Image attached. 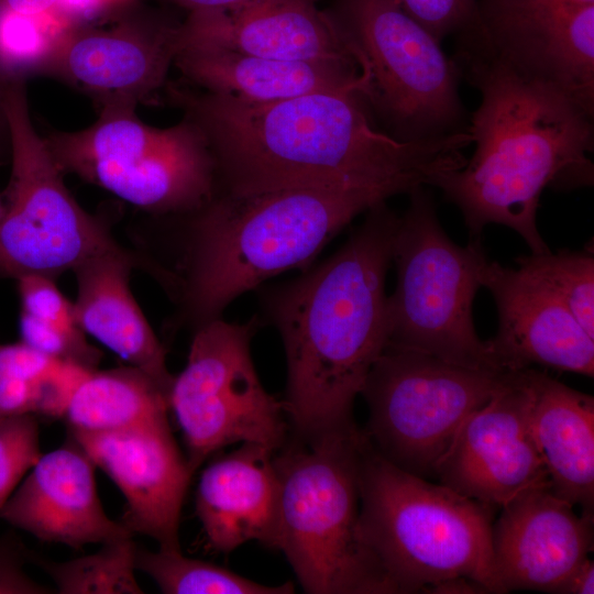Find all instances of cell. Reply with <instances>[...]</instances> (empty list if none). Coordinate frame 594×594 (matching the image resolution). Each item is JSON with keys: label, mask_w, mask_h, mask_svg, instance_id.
<instances>
[{"label": "cell", "mask_w": 594, "mask_h": 594, "mask_svg": "<svg viewBox=\"0 0 594 594\" xmlns=\"http://www.w3.org/2000/svg\"><path fill=\"white\" fill-rule=\"evenodd\" d=\"M56 360L22 341L0 344V418L34 415L41 383Z\"/></svg>", "instance_id": "obj_30"}, {"label": "cell", "mask_w": 594, "mask_h": 594, "mask_svg": "<svg viewBox=\"0 0 594 594\" xmlns=\"http://www.w3.org/2000/svg\"><path fill=\"white\" fill-rule=\"evenodd\" d=\"M174 65L198 89L253 103L361 84L352 58L288 62L201 43H180Z\"/></svg>", "instance_id": "obj_22"}, {"label": "cell", "mask_w": 594, "mask_h": 594, "mask_svg": "<svg viewBox=\"0 0 594 594\" xmlns=\"http://www.w3.org/2000/svg\"><path fill=\"white\" fill-rule=\"evenodd\" d=\"M435 38L460 34L477 22V0H395Z\"/></svg>", "instance_id": "obj_33"}, {"label": "cell", "mask_w": 594, "mask_h": 594, "mask_svg": "<svg viewBox=\"0 0 594 594\" xmlns=\"http://www.w3.org/2000/svg\"><path fill=\"white\" fill-rule=\"evenodd\" d=\"M398 222L385 201L373 206L333 255L264 296L286 353L283 404L298 440L355 426L354 399L387 342L385 280Z\"/></svg>", "instance_id": "obj_3"}, {"label": "cell", "mask_w": 594, "mask_h": 594, "mask_svg": "<svg viewBox=\"0 0 594 594\" xmlns=\"http://www.w3.org/2000/svg\"><path fill=\"white\" fill-rule=\"evenodd\" d=\"M482 286L491 292L498 311L497 332L485 341L498 370L538 364L593 377L594 339L554 293L520 267L490 261Z\"/></svg>", "instance_id": "obj_17"}, {"label": "cell", "mask_w": 594, "mask_h": 594, "mask_svg": "<svg viewBox=\"0 0 594 594\" xmlns=\"http://www.w3.org/2000/svg\"><path fill=\"white\" fill-rule=\"evenodd\" d=\"M549 487L536 488L502 507L492 526L493 564L504 593H556L593 549V518Z\"/></svg>", "instance_id": "obj_18"}, {"label": "cell", "mask_w": 594, "mask_h": 594, "mask_svg": "<svg viewBox=\"0 0 594 594\" xmlns=\"http://www.w3.org/2000/svg\"><path fill=\"white\" fill-rule=\"evenodd\" d=\"M296 440L274 457L279 485L276 549L307 593H396L358 532L364 432L355 425Z\"/></svg>", "instance_id": "obj_6"}, {"label": "cell", "mask_w": 594, "mask_h": 594, "mask_svg": "<svg viewBox=\"0 0 594 594\" xmlns=\"http://www.w3.org/2000/svg\"><path fill=\"white\" fill-rule=\"evenodd\" d=\"M459 35L455 64L481 96L468 128L475 148L430 186L458 206L471 240L496 223L517 232L531 254L549 252L537 227L540 196L593 184V111L516 69L475 29Z\"/></svg>", "instance_id": "obj_2"}, {"label": "cell", "mask_w": 594, "mask_h": 594, "mask_svg": "<svg viewBox=\"0 0 594 594\" xmlns=\"http://www.w3.org/2000/svg\"><path fill=\"white\" fill-rule=\"evenodd\" d=\"M417 187L399 217L393 248L396 286L387 296V342L476 370H498L475 330L472 307L488 261L480 240L455 244L430 195Z\"/></svg>", "instance_id": "obj_8"}, {"label": "cell", "mask_w": 594, "mask_h": 594, "mask_svg": "<svg viewBox=\"0 0 594 594\" xmlns=\"http://www.w3.org/2000/svg\"><path fill=\"white\" fill-rule=\"evenodd\" d=\"M59 168L153 213H189L212 197L215 162L188 118L169 128L144 123L132 105L99 108L90 127L44 138Z\"/></svg>", "instance_id": "obj_9"}, {"label": "cell", "mask_w": 594, "mask_h": 594, "mask_svg": "<svg viewBox=\"0 0 594 594\" xmlns=\"http://www.w3.org/2000/svg\"><path fill=\"white\" fill-rule=\"evenodd\" d=\"M594 3V0H477V4L525 6V4H563Z\"/></svg>", "instance_id": "obj_39"}, {"label": "cell", "mask_w": 594, "mask_h": 594, "mask_svg": "<svg viewBox=\"0 0 594 594\" xmlns=\"http://www.w3.org/2000/svg\"><path fill=\"white\" fill-rule=\"evenodd\" d=\"M29 551L13 535L0 537V594H48L53 591L24 570Z\"/></svg>", "instance_id": "obj_34"}, {"label": "cell", "mask_w": 594, "mask_h": 594, "mask_svg": "<svg viewBox=\"0 0 594 594\" xmlns=\"http://www.w3.org/2000/svg\"><path fill=\"white\" fill-rule=\"evenodd\" d=\"M2 142L9 145L8 130H7L6 119H4V114L1 107V97H0V146L2 145Z\"/></svg>", "instance_id": "obj_40"}, {"label": "cell", "mask_w": 594, "mask_h": 594, "mask_svg": "<svg viewBox=\"0 0 594 594\" xmlns=\"http://www.w3.org/2000/svg\"><path fill=\"white\" fill-rule=\"evenodd\" d=\"M16 279L22 306L21 312L69 333H84L76 322L74 304L61 293L53 278L42 275H24Z\"/></svg>", "instance_id": "obj_32"}, {"label": "cell", "mask_w": 594, "mask_h": 594, "mask_svg": "<svg viewBox=\"0 0 594 594\" xmlns=\"http://www.w3.org/2000/svg\"><path fill=\"white\" fill-rule=\"evenodd\" d=\"M68 437L124 496L119 521L133 536L155 540L161 550L182 551L180 513L194 473L173 437L168 418L110 431H68Z\"/></svg>", "instance_id": "obj_15"}, {"label": "cell", "mask_w": 594, "mask_h": 594, "mask_svg": "<svg viewBox=\"0 0 594 594\" xmlns=\"http://www.w3.org/2000/svg\"><path fill=\"white\" fill-rule=\"evenodd\" d=\"M187 9L189 12L220 10L239 6L250 0H168Z\"/></svg>", "instance_id": "obj_38"}, {"label": "cell", "mask_w": 594, "mask_h": 594, "mask_svg": "<svg viewBox=\"0 0 594 594\" xmlns=\"http://www.w3.org/2000/svg\"><path fill=\"white\" fill-rule=\"evenodd\" d=\"M135 2L72 28L43 75L88 95L99 108L138 107L154 98L174 65L180 23L136 11Z\"/></svg>", "instance_id": "obj_13"}, {"label": "cell", "mask_w": 594, "mask_h": 594, "mask_svg": "<svg viewBox=\"0 0 594 594\" xmlns=\"http://www.w3.org/2000/svg\"><path fill=\"white\" fill-rule=\"evenodd\" d=\"M101 548L64 562L29 551V561L38 565L61 594H141L135 578V543L125 537L101 543Z\"/></svg>", "instance_id": "obj_27"}, {"label": "cell", "mask_w": 594, "mask_h": 594, "mask_svg": "<svg viewBox=\"0 0 594 594\" xmlns=\"http://www.w3.org/2000/svg\"><path fill=\"white\" fill-rule=\"evenodd\" d=\"M359 487V537L396 593L455 576L504 593L493 564V507L397 468L367 439Z\"/></svg>", "instance_id": "obj_5"}, {"label": "cell", "mask_w": 594, "mask_h": 594, "mask_svg": "<svg viewBox=\"0 0 594 594\" xmlns=\"http://www.w3.org/2000/svg\"><path fill=\"white\" fill-rule=\"evenodd\" d=\"M392 197L373 188L216 193L190 216L183 323L196 329L263 280L308 264L355 216Z\"/></svg>", "instance_id": "obj_4"}, {"label": "cell", "mask_w": 594, "mask_h": 594, "mask_svg": "<svg viewBox=\"0 0 594 594\" xmlns=\"http://www.w3.org/2000/svg\"><path fill=\"white\" fill-rule=\"evenodd\" d=\"M37 417L0 418V509L42 455Z\"/></svg>", "instance_id": "obj_31"}, {"label": "cell", "mask_w": 594, "mask_h": 594, "mask_svg": "<svg viewBox=\"0 0 594 594\" xmlns=\"http://www.w3.org/2000/svg\"><path fill=\"white\" fill-rule=\"evenodd\" d=\"M476 30L522 74L594 109V3L479 4Z\"/></svg>", "instance_id": "obj_16"}, {"label": "cell", "mask_w": 594, "mask_h": 594, "mask_svg": "<svg viewBox=\"0 0 594 594\" xmlns=\"http://www.w3.org/2000/svg\"><path fill=\"white\" fill-rule=\"evenodd\" d=\"M361 88L253 103L165 86L168 101L206 139L216 193L373 188L395 196L464 165L469 131L430 142L398 141L376 127Z\"/></svg>", "instance_id": "obj_1"}, {"label": "cell", "mask_w": 594, "mask_h": 594, "mask_svg": "<svg viewBox=\"0 0 594 594\" xmlns=\"http://www.w3.org/2000/svg\"><path fill=\"white\" fill-rule=\"evenodd\" d=\"M168 395L142 370L91 371L63 417L68 431L101 432L167 418Z\"/></svg>", "instance_id": "obj_25"}, {"label": "cell", "mask_w": 594, "mask_h": 594, "mask_svg": "<svg viewBox=\"0 0 594 594\" xmlns=\"http://www.w3.org/2000/svg\"><path fill=\"white\" fill-rule=\"evenodd\" d=\"M328 13L358 64L370 112L387 134L430 142L468 131L458 65L395 0H336Z\"/></svg>", "instance_id": "obj_7"}, {"label": "cell", "mask_w": 594, "mask_h": 594, "mask_svg": "<svg viewBox=\"0 0 594 594\" xmlns=\"http://www.w3.org/2000/svg\"><path fill=\"white\" fill-rule=\"evenodd\" d=\"M274 452L242 443L202 470L195 507L208 548L229 553L251 540L276 548L279 485Z\"/></svg>", "instance_id": "obj_21"}, {"label": "cell", "mask_w": 594, "mask_h": 594, "mask_svg": "<svg viewBox=\"0 0 594 594\" xmlns=\"http://www.w3.org/2000/svg\"><path fill=\"white\" fill-rule=\"evenodd\" d=\"M557 594H593V560H584L558 587Z\"/></svg>", "instance_id": "obj_36"}, {"label": "cell", "mask_w": 594, "mask_h": 594, "mask_svg": "<svg viewBox=\"0 0 594 594\" xmlns=\"http://www.w3.org/2000/svg\"><path fill=\"white\" fill-rule=\"evenodd\" d=\"M531 430L550 490L594 515V398L531 369Z\"/></svg>", "instance_id": "obj_24"}, {"label": "cell", "mask_w": 594, "mask_h": 594, "mask_svg": "<svg viewBox=\"0 0 594 594\" xmlns=\"http://www.w3.org/2000/svg\"><path fill=\"white\" fill-rule=\"evenodd\" d=\"M11 174L0 220V277L54 278L122 250L108 226L76 201L29 111L24 81L0 86Z\"/></svg>", "instance_id": "obj_10"}, {"label": "cell", "mask_w": 594, "mask_h": 594, "mask_svg": "<svg viewBox=\"0 0 594 594\" xmlns=\"http://www.w3.org/2000/svg\"><path fill=\"white\" fill-rule=\"evenodd\" d=\"M518 267L554 293L594 339V257L590 251L546 252L517 258Z\"/></svg>", "instance_id": "obj_29"}, {"label": "cell", "mask_w": 594, "mask_h": 594, "mask_svg": "<svg viewBox=\"0 0 594 594\" xmlns=\"http://www.w3.org/2000/svg\"><path fill=\"white\" fill-rule=\"evenodd\" d=\"M512 372L470 369L385 348L361 391L369 407L363 432L392 464L435 479L462 422L505 385Z\"/></svg>", "instance_id": "obj_11"}, {"label": "cell", "mask_w": 594, "mask_h": 594, "mask_svg": "<svg viewBox=\"0 0 594 594\" xmlns=\"http://www.w3.org/2000/svg\"><path fill=\"white\" fill-rule=\"evenodd\" d=\"M180 43L211 44L288 62L349 59L328 12L316 0H250L235 7L189 12Z\"/></svg>", "instance_id": "obj_20"}, {"label": "cell", "mask_w": 594, "mask_h": 594, "mask_svg": "<svg viewBox=\"0 0 594 594\" xmlns=\"http://www.w3.org/2000/svg\"><path fill=\"white\" fill-rule=\"evenodd\" d=\"M256 317L244 323L221 318L196 329L185 369L174 376L168 406L182 430L195 473L213 453L233 443L276 451L289 425L283 400L263 387L251 358Z\"/></svg>", "instance_id": "obj_12"}, {"label": "cell", "mask_w": 594, "mask_h": 594, "mask_svg": "<svg viewBox=\"0 0 594 594\" xmlns=\"http://www.w3.org/2000/svg\"><path fill=\"white\" fill-rule=\"evenodd\" d=\"M532 397L531 367L512 372L505 385L462 422L435 479L499 508L526 492L550 488L531 430Z\"/></svg>", "instance_id": "obj_14"}, {"label": "cell", "mask_w": 594, "mask_h": 594, "mask_svg": "<svg viewBox=\"0 0 594 594\" xmlns=\"http://www.w3.org/2000/svg\"><path fill=\"white\" fill-rule=\"evenodd\" d=\"M99 0H0V8L29 15L55 14L68 24L86 18Z\"/></svg>", "instance_id": "obj_35"}, {"label": "cell", "mask_w": 594, "mask_h": 594, "mask_svg": "<svg viewBox=\"0 0 594 594\" xmlns=\"http://www.w3.org/2000/svg\"><path fill=\"white\" fill-rule=\"evenodd\" d=\"M2 212H3V204L0 200V220H1V217H2Z\"/></svg>", "instance_id": "obj_41"}, {"label": "cell", "mask_w": 594, "mask_h": 594, "mask_svg": "<svg viewBox=\"0 0 594 594\" xmlns=\"http://www.w3.org/2000/svg\"><path fill=\"white\" fill-rule=\"evenodd\" d=\"M70 29L55 14L29 15L0 8V85L43 75Z\"/></svg>", "instance_id": "obj_28"}, {"label": "cell", "mask_w": 594, "mask_h": 594, "mask_svg": "<svg viewBox=\"0 0 594 594\" xmlns=\"http://www.w3.org/2000/svg\"><path fill=\"white\" fill-rule=\"evenodd\" d=\"M135 569L165 594H290L292 582L270 586L226 568L185 557L182 551H151L135 546Z\"/></svg>", "instance_id": "obj_26"}, {"label": "cell", "mask_w": 594, "mask_h": 594, "mask_svg": "<svg viewBox=\"0 0 594 594\" xmlns=\"http://www.w3.org/2000/svg\"><path fill=\"white\" fill-rule=\"evenodd\" d=\"M95 469L68 437L63 446L41 455L0 509V518L40 541L73 549L133 537L106 514Z\"/></svg>", "instance_id": "obj_19"}, {"label": "cell", "mask_w": 594, "mask_h": 594, "mask_svg": "<svg viewBox=\"0 0 594 594\" xmlns=\"http://www.w3.org/2000/svg\"><path fill=\"white\" fill-rule=\"evenodd\" d=\"M424 593H440V594H474L488 593L480 583L464 578L455 576L436 583L425 590Z\"/></svg>", "instance_id": "obj_37"}, {"label": "cell", "mask_w": 594, "mask_h": 594, "mask_svg": "<svg viewBox=\"0 0 594 594\" xmlns=\"http://www.w3.org/2000/svg\"><path fill=\"white\" fill-rule=\"evenodd\" d=\"M138 260L124 249L107 252L74 270L78 327L129 365L151 376L168 395L174 376L166 352L132 295L129 279Z\"/></svg>", "instance_id": "obj_23"}]
</instances>
